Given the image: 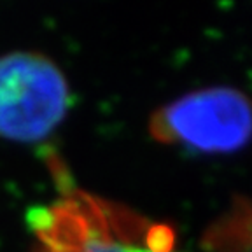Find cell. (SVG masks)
Listing matches in <instances>:
<instances>
[{
	"instance_id": "cell-3",
	"label": "cell",
	"mask_w": 252,
	"mask_h": 252,
	"mask_svg": "<svg viewBox=\"0 0 252 252\" xmlns=\"http://www.w3.org/2000/svg\"><path fill=\"white\" fill-rule=\"evenodd\" d=\"M149 133L156 142L198 153H235L252 138V102L226 86L193 91L153 112Z\"/></svg>"
},
{
	"instance_id": "cell-1",
	"label": "cell",
	"mask_w": 252,
	"mask_h": 252,
	"mask_svg": "<svg viewBox=\"0 0 252 252\" xmlns=\"http://www.w3.org/2000/svg\"><path fill=\"white\" fill-rule=\"evenodd\" d=\"M28 222L37 252H179L168 224L79 189L33 209Z\"/></svg>"
},
{
	"instance_id": "cell-2",
	"label": "cell",
	"mask_w": 252,
	"mask_h": 252,
	"mask_svg": "<svg viewBox=\"0 0 252 252\" xmlns=\"http://www.w3.org/2000/svg\"><path fill=\"white\" fill-rule=\"evenodd\" d=\"M72 93L62 68L42 53L0 56V138L40 142L68 114Z\"/></svg>"
}]
</instances>
